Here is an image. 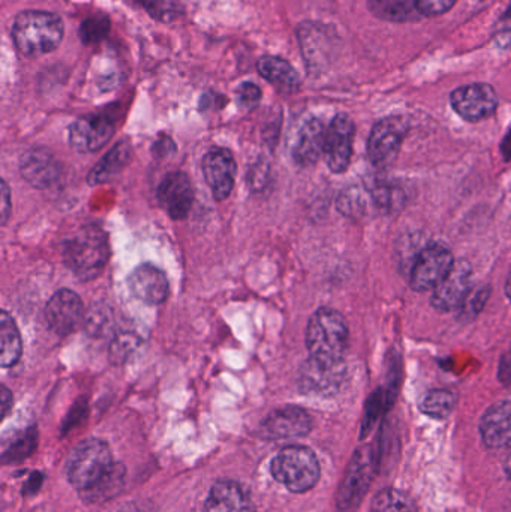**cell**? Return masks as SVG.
<instances>
[{"instance_id":"cell-12","label":"cell","mask_w":511,"mask_h":512,"mask_svg":"<svg viewBox=\"0 0 511 512\" xmlns=\"http://www.w3.org/2000/svg\"><path fill=\"white\" fill-rule=\"evenodd\" d=\"M114 120L108 114H89L80 117L69 128V143L80 153H95L113 137Z\"/></svg>"},{"instance_id":"cell-18","label":"cell","mask_w":511,"mask_h":512,"mask_svg":"<svg viewBox=\"0 0 511 512\" xmlns=\"http://www.w3.org/2000/svg\"><path fill=\"white\" fill-rule=\"evenodd\" d=\"M128 288L137 300L158 306L164 303L170 291L167 274L153 264H141L129 274Z\"/></svg>"},{"instance_id":"cell-23","label":"cell","mask_w":511,"mask_h":512,"mask_svg":"<svg viewBox=\"0 0 511 512\" xmlns=\"http://www.w3.org/2000/svg\"><path fill=\"white\" fill-rule=\"evenodd\" d=\"M258 72L278 92L294 95L302 86V78L293 65L278 56H263L257 63Z\"/></svg>"},{"instance_id":"cell-22","label":"cell","mask_w":511,"mask_h":512,"mask_svg":"<svg viewBox=\"0 0 511 512\" xmlns=\"http://www.w3.org/2000/svg\"><path fill=\"white\" fill-rule=\"evenodd\" d=\"M326 126L318 119H308L303 123L293 146V159L300 167H311L324 156L326 146Z\"/></svg>"},{"instance_id":"cell-14","label":"cell","mask_w":511,"mask_h":512,"mask_svg":"<svg viewBox=\"0 0 511 512\" xmlns=\"http://www.w3.org/2000/svg\"><path fill=\"white\" fill-rule=\"evenodd\" d=\"M354 123L347 114H338L326 131L324 158L327 167L333 173L341 174L347 170L353 156Z\"/></svg>"},{"instance_id":"cell-30","label":"cell","mask_w":511,"mask_h":512,"mask_svg":"<svg viewBox=\"0 0 511 512\" xmlns=\"http://www.w3.org/2000/svg\"><path fill=\"white\" fill-rule=\"evenodd\" d=\"M141 339L134 330H117L111 336L110 358L116 363H123L140 348Z\"/></svg>"},{"instance_id":"cell-16","label":"cell","mask_w":511,"mask_h":512,"mask_svg":"<svg viewBox=\"0 0 511 512\" xmlns=\"http://www.w3.org/2000/svg\"><path fill=\"white\" fill-rule=\"evenodd\" d=\"M203 173L216 201H224L233 192L237 164L228 149H212L203 158Z\"/></svg>"},{"instance_id":"cell-6","label":"cell","mask_w":511,"mask_h":512,"mask_svg":"<svg viewBox=\"0 0 511 512\" xmlns=\"http://www.w3.org/2000/svg\"><path fill=\"white\" fill-rule=\"evenodd\" d=\"M374 472L375 459L372 448H360L354 454L339 489L338 499H336L338 512L356 511L371 486Z\"/></svg>"},{"instance_id":"cell-27","label":"cell","mask_w":511,"mask_h":512,"mask_svg":"<svg viewBox=\"0 0 511 512\" xmlns=\"http://www.w3.org/2000/svg\"><path fill=\"white\" fill-rule=\"evenodd\" d=\"M125 475L126 471L123 465H114L110 474L101 483L96 484L93 489L87 490V492H83L81 495L89 502H101L114 498L122 490L123 484H125Z\"/></svg>"},{"instance_id":"cell-34","label":"cell","mask_w":511,"mask_h":512,"mask_svg":"<svg viewBox=\"0 0 511 512\" xmlns=\"http://www.w3.org/2000/svg\"><path fill=\"white\" fill-rule=\"evenodd\" d=\"M456 2L458 0H414V8L419 14L435 17L449 11Z\"/></svg>"},{"instance_id":"cell-19","label":"cell","mask_w":511,"mask_h":512,"mask_svg":"<svg viewBox=\"0 0 511 512\" xmlns=\"http://www.w3.org/2000/svg\"><path fill=\"white\" fill-rule=\"evenodd\" d=\"M204 512H257L248 490L236 481H218L210 490Z\"/></svg>"},{"instance_id":"cell-32","label":"cell","mask_w":511,"mask_h":512,"mask_svg":"<svg viewBox=\"0 0 511 512\" xmlns=\"http://www.w3.org/2000/svg\"><path fill=\"white\" fill-rule=\"evenodd\" d=\"M36 447H38V432L33 427L9 445L8 450L3 454V463L8 465V463L23 462L35 451Z\"/></svg>"},{"instance_id":"cell-20","label":"cell","mask_w":511,"mask_h":512,"mask_svg":"<svg viewBox=\"0 0 511 512\" xmlns=\"http://www.w3.org/2000/svg\"><path fill=\"white\" fill-rule=\"evenodd\" d=\"M20 173L33 188L48 189L59 180L60 167L47 150L32 149L21 156Z\"/></svg>"},{"instance_id":"cell-11","label":"cell","mask_w":511,"mask_h":512,"mask_svg":"<svg viewBox=\"0 0 511 512\" xmlns=\"http://www.w3.org/2000/svg\"><path fill=\"white\" fill-rule=\"evenodd\" d=\"M84 306L77 292L59 289L45 306V319L57 336L74 333L84 322Z\"/></svg>"},{"instance_id":"cell-41","label":"cell","mask_w":511,"mask_h":512,"mask_svg":"<svg viewBox=\"0 0 511 512\" xmlns=\"http://www.w3.org/2000/svg\"><path fill=\"white\" fill-rule=\"evenodd\" d=\"M504 158L511 159V131L507 134L506 140L503 143Z\"/></svg>"},{"instance_id":"cell-39","label":"cell","mask_w":511,"mask_h":512,"mask_svg":"<svg viewBox=\"0 0 511 512\" xmlns=\"http://www.w3.org/2000/svg\"><path fill=\"white\" fill-rule=\"evenodd\" d=\"M498 44L503 48L511 47V12L501 21L500 30L495 35Z\"/></svg>"},{"instance_id":"cell-37","label":"cell","mask_w":511,"mask_h":512,"mask_svg":"<svg viewBox=\"0 0 511 512\" xmlns=\"http://www.w3.org/2000/svg\"><path fill=\"white\" fill-rule=\"evenodd\" d=\"M11 209V191H9L8 183L2 180V185H0V221H2V225L8 222Z\"/></svg>"},{"instance_id":"cell-36","label":"cell","mask_w":511,"mask_h":512,"mask_svg":"<svg viewBox=\"0 0 511 512\" xmlns=\"http://www.w3.org/2000/svg\"><path fill=\"white\" fill-rule=\"evenodd\" d=\"M270 180V168L266 162H260V164L254 165L249 171L248 182L249 188L254 192L264 191Z\"/></svg>"},{"instance_id":"cell-8","label":"cell","mask_w":511,"mask_h":512,"mask_svg":"<svg viewBox=\"0 0 511 512\" xmlns=\"http://www.w3.org/2000/svg\"><path fill=\"white\" fill-rule=\"evenodd\" d=\"M455 265L452 252L443 245L423 249L411 271V286L416 291H434Z\"/></svg>"},{"instance_id":"cell-43","label":"cell","mask_w":511,"mask_h":512,"mask_svg":"<svg viewBox=\"0 0 511 512\" xmlns=\"http://www.w3.org/2000/svg\"><path fill=\"white\" fill-rule=\"evenodd\" d=\"M506 472H507V475H509V478L511 480V456L509 457V459H507V462H506Z\"/></svg>"},{"instance_id":"cell-28","label":"cell","mask_w":511,"mask_h":512,"mask_svg":"<svg viewBox=\"0 0 511 512\" xmlns=\"http://www.w3.org/2000/svg\"><path fill=\"white\" fill-rule=\"evenodd\" d=\"M83 325L92 337H105L108 334L113 336L116 333L113 310L107 304L98 303L90 307L89 312L84 316Z\"/></svg>"},{"instance_id":"cell-26","label":"cell","mask_w":511,"mask_h":512,"mask_svg":"<svg viewBox=\"0 0 511 512\" xmlns=\"http://www.w3.org/2000/svg\"><path fill=\"white\" fill-rule=\"evenodd\" d=\"M339 212L350 218L366 215L369 210H375L369 189L351 188L342 192L338 198ZM377 212V210H375Z\"/></svg>"},{"instance_id":"cell-31","label":"cell","mask_w":511,"mask_h":512,"mask_svg":"<svg viewBox=\"0 0 511 512\" xmlns=\"http://www.w3.org/2000/svg\"><path fill=\"white\" fill-rule=\"evenodd\" d=\"M371 512H419L414 502L399 490L386 489L374 499Z\"/></svg>"},{"instance_id":"cell-5","label":"cell","mask_w":511,"mask_h":512,"mask_svg":"<svg viewBox=\"0 0 511 512\" xmlns=\"http://www.w3.org/2000/svg\"><path fill=\"white\" fill-rule=\"evenodd\" d=\"M272 477L293 493H306L317 486L321 477L320 462L314 451L302 445L284 448L270 465Z\"/></svg>"},{"instance_id":"cell-25","label":"cell","mask_w":511,"mask_h":512,"mask_svg":"<svg viewBox=\"0 0 511 512\" xmlns=\"http://www.w3.org/2000/svg\"><path fill=\"white\" fill-rule=\"evenodd\" d=\"M0 364L3 369L14 367L20 361L21 352H23V343H21V334L18 330L17 322L3 310L0 316Z\"/></svg>"},{"instance_id":"cell-42","label":"cell","mask_w":511,"mask_h":512,"mask_svg":"<svg viewBox=\"0 0 511 512\" xmlns=\"http://www.w3.org/2000/svg\"><path fill=\"white\" fill-rule=\"evenodd\" d=\"M506 294H507V297H509L510 301H511V271H510L509 277H507Z\"/></svg>"},{"instance_id":"cell-40","label":"cell","mask_w":511,"mask_h":512,"mask_svg":"<svg viewBox=\"0 0 511 512\" xmlns=\"http://www.w3.org/2000/svg\"><path fill=\"white\" fill-rule=\"evenodd\" d=\"M0 400H2V418H6V415L9 414L12 408V393L8 390V388L3 385L2 394H0Z\"/></svg>"},{"instance_id":"cell-29","label":"cell","mask_w":511,"mask_h":512,"mask_svg":"<svg viewBox=\"0 0 511 512\" xmlns=\"http://www.w3.org/2000/svg\"><path fill=\"white\" fill-rule=\"evenodd\" d=\"M455 406V393L449 390L429 391V393L423 396L422 402H420V409H422L423 414L437 418V420L449 417Z\"/></svg>"},{"instance_id":"cell-35","label":"cell","mask_w":511,"mask_h":512,"mask_svg":"<svg viewBox=\"0 0 511 512\" xmlns=\"http://www.w3.org/2000/svg\"><path fill=\"white\" fill-rule=\"evenodd\" d=\"M261 96H263V93H261L260 87L257 84L251 83V81L240 84L239 89H237V101H239L243 108H248V110L260 104Z\"/></svg>"},{"instance_id":"cell-17","label":"cell","mask_w":511,"mask_h":512,"mask_svg":"<svg viewBox=\"0 0 511 512\" xmlns=\"http://www.w3.org/2000/svg\"><path fill=\"white\" fill-rule=\"evenodd\" d=\"M159 204L174 221L188 218L194 204V189L185 173L174 171L165 176L156 192Z\"/></svg>"},{"instance_id":"cell-7","label":"cell","mask_w":511,"mask_h":512,"mask_svg":"<svg viewBox=\"0 0 511 512\" xmlns=\"http://www.w3.org/2000/svg\"><path fill=\"white\" fill-rule=\"evenodd\" d=\"M347 378V367L342 363H324L309 357L299 370V390L306 396L330 397L339 393Z\"/></svg>"},{"instance_id":"cell-3","label":"cell","mask_w":511,"mask_h":512,"mask_svg":"<svg viewBox=\"0 0 511 512\" xmlns=\"http://www.w3.org/2000/svg\"><path fill=\"white\" fill-rule=\"evenodd\" d=\"M350 343V330L341 313L321 307L309 319L306 346L315 360L342 363Z\"/></svg>"},{"instance_id":"cell-2","label":"cell","mask_w":511,"mask_h":512,"mask_svg":"<svg viewBox=\"0 0 511 512\" xmlns=\"http://www.w3.org/2000/svg\"><path fill=\"white\" fill-rule=\"evenodd\" d=\"M62 255L78 279L84 282L96 279L110 259L107 233L98 225H86L63 243Z\"/></svg>"},{"instance_id":"cell-24","label":"cell","mask_w":511,"mask_h":512,"mask_svg":"<svg viewBox=\"0 0 511 512\" xmlns=\"http://www.w3.org/2000/svg\"><path fill=\"white\" fill-rule=\"evenodd\" d=\"M131 156L132 147L129 141H120L101 159L98 165L92 168L87 182L90 186L102 185V183L108 182L129 164Z\"/></svg>"},{"instance_id":"cell-38","label":"cell","mask_w":511,"mask_h":512,"mask_svg":"<svg viewBox=\"0 0 511 512\" xmlns=\"http://www.w3.org/2000/svg\"><path fill=\"white\" fill-rule=\"evenodd\" d=\"M488 297L489 289H480V291H477L476 294H474L473 298H468L467 303L464 304L465 310H467L468 313H471V315L479 312V310L485 306L486 301H488Z\"/></svg>"},{"instance_id":"cell-9","label":"cell","mask_w":511,"mask_h":512,"mask_svg":"<svg viewBox=\"0 0 511 512\" xmlns=\"http://www.w3.org/2000/svg\"><path fill=\"white\" fill-rule=\"evenodd\" d=\"M407 134V123L401 117H387L372 129L368 155L375 167H389L398 158L402 141Z\"/></svg>"},{"instance_id":"cell-15","label":"cell","mask_w":511,"mask_h":512,"mask_svg":"<svg viewBox=\"0 0 511 512\" xmlns=\"http://www.w3.org/2000/svg\"><path fill=\"white\" fill-rule=\"evenodd\" d=\"M452 105L456 113L468 122L488 119L498 107V96L494 87L477 83L459 87L452 93Z\"/></svg>"},{"instance_id":"cell-10","label":"cell","mask_w":511,"mask_h":512,"mask_svg":"<svg viewBox=\"0 0 511 512\" xmlns=\"http://www.w3.org/2000/svg\"><path fill=\"white\" fill-rule=\"evenodd\" d=\"M473 289V268L468 262L458 261L446 279L434 289L432 306L440 312L462 309Z\"/></svg>"},{"instance_id":"cell-4","label":"cell","mask_w":511,"mask_h":512,"mask_svg":"<svg viewBox=\"0 0 511 512\" xmlns=\"http://www.w3.org/2000/svg\"><path fill=\"white\" fill-rule=\"evenodd\" d=\"M116 463L110 447L101 439L81 441L69 454L66 462V477L69 484L81 493L101 483Z\"/></svg>"},{"instance_id":"cell-13","label":"cell","mask_w":511,"mask_h":512,"mask_svg":"<svg viewBox=\"0 0 511 512\" xmlns=\"http://www.w3.org/2000/svg\"><path fill=\"white\" fill-rule=\"evenodd\" d=\"M311 430V415L305 409L293 405L275 409L261 423V435L270 441L303 438Z\"/></svg>"},{"instance_id":"cell-33","label":"cell","mask_w":511,"mask_h":512,"mask_svg":"<svg viewBox=\"0 0 511 512\" xmlns=\"http://www.w3.org/2000/svg\"><path fill=\"white\" fill-rule=\"evenodd\" d=\"M110 30V20L104 15H93L81 24V39L86 44L101 41Z\"/></svg>"},{"instance_id":"cell-21","label":"cell","mask_w":511,"mask_h":512,"mask_svg":"<svg viewBox=\"0 0 511 512\" xmlns=\"http://www.w3.org/2000/svg\"><path fill=\"white\" fill-rule=\"evenodd\" d=\"M480 435L491 450L511 448V402L491 406L480 421Z\"/></svg>"},{"instance_id":"cell-1","label":"cell","mask_w":511,"mask_h":512,"mask_svg":"<svg viewBox=\"0 0 511 512\" xmlns=\"http://www.w3.org/2000/svg\"><path fill=\"white\" fill-rule=\"evenodd\" d=\"M65 35V24L54 12L27 9L12 23L11 36L15 47L27 57H41L59 48Z\"/></svg>"}]
</instances>
